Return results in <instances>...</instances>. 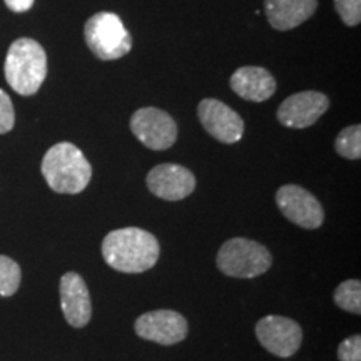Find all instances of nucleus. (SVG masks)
Segmentation results:
<instances>
[{"label":"nucleus","mask_w":361,"mask_h":361,"mask_svg":"<svg viewBox=\"0 0 361 361\" xmlns=\"http://www.w3.org/2000/svg\"><path fill=\"white\" fill-rule=\"evenodd\" d=\"M161 255L154 234L141 228L111 231L102 241V256L112 269L137 274L154 268Z\"/></svg>","instance_id":"f257e3e1"},{"label":"nucleus","mask_w":361,"mask_h":361,"mask_svg":"<svg viewBox=\"0 0 361 361\" xmlns=\"http://www.w3.org/2000/svg\"><path fill=\"white\" fill-rule=\"evenodd\" d=\"M42 176L49 188L59 194H79L92 178L87 157L72 142H59L45 152Z\"/></svg>","instance_id":"f03ea898"},{"label":"nucleus","mask_w":361,"mask_h":361,"mask_svg":"<svg viewBox=\"0 0 361 361\" xmlns=\"http://www.w3.org/2000/svg\"><path fill=\"white\" fill-rule=\"evenodd\" d=\"M6 79L20 96H34L47 78V56L37 40L22 37L8 49L6 57Z\"/></svg>","instance_id":"7ed1b4c3"},{"label":"nucleus","mask_w":361,"mask_h":361,"mask_svg":"<svg viewBox=\"0 0 361 361\" xmlns=\"http://www.w3.org/2000/svg\"><path fill=\"white\" fill-rule=\"evenodd\" d=\"M216 264L226 276L251 279L261 276L271 268L273 256L268 247L258 241L233 238L221 246Z\"/></svg>","instance_id":"20e7f679"},{"label":"nucleus","mask_w":361,"mask_h":361,"mask_svg":"<svg viewBox=\"0 0 361 361\" xmlns=\"http://www.w3.org/2000/svg\"><path fill=\"white\" fill-rule=\"evenodd\" d=\"M85 44L101 61H116L128 56L133 49V39L123 20L114 12L94 13L84 25Z\"/></svg>","instance_id":"39448f33"},{"label":"nucleus","mask_w":361,"mask_h":361,"mask_svg":"<svg viewBox=\"0 0 361 361\" xmlns=\"http://www.w3.org/2000/svg\"><path fill=\"white\" fill-rule=\"evenodd\" d=\"M130 130L152 151H166L178 139V124L168 112L157 107H142L130 117Z\"/></svg>","instance_id":"423d86ee"},{"label":"nucleus","mask_w":361,"mask_h":361,"mask_svg":"<svg viewBox=\"0 0 361 361\" xmlns=\"http://www.w3.org/2000/svg\"><path fill=\"white\" fill-rule=\"evenodd\" d=\"M256 338L261 346L279 358H290L303 343V331L295 319L269 314L256 324Z\"/></svg>","instance_id":"0eeeda50"},{"label":"nucleus","mask_w":361,"mask_h":361,"mask_svg":"<svg viewBox=\"0 0 361 361\" xmlns=\"http://www.w3.org/2000/svg\"><path fill=\"white\" fill-rule=\"evenodd\" d=\"M276 204L284 218L303 229H318L324 221V209L319 201L296 184H286L278 189Z\"/></svg>","instance_id":"6e6552de"},{"label":"nucleus","mask_w":361,"mask_h":361,"mask_svg":"<svg viewBox=\"0 0 361 361\" xmlns=\"http://www.w3.org/2000/svg\"><path fill=\"white\" fill-rule=\"evenodd\" d=\"M188 322L183 314L173 310H156L144 313L135 319V333L142 340L157 345H178L188 336Z\"/></svg>","instance_id":"1a4fd4ad"},{"label":"nucleus","mask_w":361,"mask_h":361,"mask_svg":"<svg viewBox=\"0 0 361 361\" xmlns=\"http://www.w3.org/2000/svg\"><path fill=\"white\" fill-rule=\"evenodd\" d=\"M197 116L207 134L219 142L234 144L245 134V121L236 111L218 99H202L197 106Z\"/></svg>","instance_id":"9d476101"},{"label":"nucleus","mask_w":361,"mask_h":361,"mask_svg":"<svg viewBox=\"0 0 361 361\" xmlns=\"http://www.w3.org/2000/svg\"><path fill=\"white\" fill-rule=\"evenodd\" d=\"M329 101L318 90H305L284 99L278 109V121L291 129L313 126L328 111Z\"/></svg>","instance_id":"9b49d317"},{"label":"nucleus","mask_w":361,"mask_h":361,"mask_svg":"<svg viewBox=\"0 0 361 361\" xmlns=\"http://www.w3.org/2000/svg\"><path fill=\"white\" fill-rule=\"evenodd\" d=\"M147 188L164 201H180L196 189V178L188 168L179 164H159L147 174Z\"/></svg>","instance_id":"f8f14e48"},{"label":"nucleus","mask_w":361,"mask_h":361,"mask_svg":"<svg viewBox=\"0 0 361 361\" xmlns=\"http://www.w3.org/2000/svg\"><path fill=\"white\" fill-rule=\"evenodd\" d=\"M59 293H61V308L66 322L74 328H84L85 324H89L92 318V303L84 278L74 271H69L61 278Z\"/></svg>","instance_id":"ddd939ff"},{"label":"nucleus","mask_w":361,"mask_h":361,"mask_svg":"<svg viewBox=\"0 0 361 361\" xmlns=\"http://www.w3.org/2000/svg\"><path fill=\"white\" fill-rule=\"evenodd\" d=\"M231 89L245 101L264 102L276 92V80L264 67L246 66L231 75Z\"/></svg>","instance_id":"4468645a"},{"label":"nucleus","mask_w":361,"mask_h":361,"mask_svg":"<svg viewBox=\"0 0 361 361\" xmlns=\"http://www.w3.org/2000/svg\"><path fill=\"white\" fill-rule=\"evenodd\" d=\"M318 0H264V12L276 30H291L313 16Z\"/></svg>","instance_id":"2eb2a0df"},{"label":"nucleus","mask_w":361,"mask_h":361,"mask_svg":"<svg viewBox=\"0 0 361 361\" xmlns=\"http://www.w3.org/2000/svg\"><path fill=\"white\" fill-rule=\"evenodd\" d=\"M335 303L338 308L348 311V313H361V283L358 279L343 281L335 290Z\"/></svg>","instance_id":"dca6fc26"},{"label":"nucleus","mask_w":361,"mask_h":361,"mask_svg":"<svg viewBox=\"0 0 361 361\" xmlns=\"http://www.w3.org/2000/svg\"><path fill=\"white\" fill-rule=\"evenodd\" d=\"M335 149L341 157L346 159H360L361 157V128L360 124L350 126V128L343 129L336 135Z\"/></svg>","instance_id":"f3484780"},{"label":"nucleus","mask_w":361,"mask_h":361,"mask_svg":"<svg viewBox=\"0 0 361 361\" xmlns=\"http://www.w3.org/2000/svg\"><path fill=\"white\" fill-rule=\"evenodd\" d=\"M20 266L8 256L0 255V296L8 298L16 295L20 288Z\"/></svg>","instance_id":"a211bd4d"},{"label":"nucleus","mask_w":361,"mask_h":361,"mask_svg":"<svg viewBox=\"0 0 361 361\" xmlns=\"http://www.w3.org/2000/svg\"><path fill=\"white\" fill-rule=\"evenodd\" d=\"M335 7L346 25L355 27L361 22V0H335Z\"/></svg>","instance_id":"6ab92c4d"},{"label":"nucleus","mask_w":361,"mask_h":361,"mask_svg":"<svg viewBox=\"0 0 361 361\" xmlns=\"http://www.w3.org/2000/svg\"><path fill=\"white\" fill-rule=\"evenodd\" d=\"M16 124V111H13L11 97L0 89V134H7Z\"/></svg>","instance_id":"aec40b11"},{"label":"nucleus","mask_w":361,"mask_h":361,"mask_svg":"<svg viewBox=\"0 0 361 361\" xmlns=\"http://www.w3.org/2000/svg\"><path fill=\"white\" fill-rule=\"evenodd\" d=\"M338 358L340 361H361V336L353 335L341 341L338 346Z\"/></svg>","instance_id":"412c9836"},{"label":"nucleus","mask_w":361,"mask_h":361,"mask_svg":"<svg viewBox=\"0 0 361 361\" xmlns=\"http://www.w3.org/2000/svg\"><path fill=\"white\" fill-rule=\"evenodd\" d=\"M6 6L11 8L12 12L22 13V12H29L30 8L34 7L35 0H4Z\"/></svg>","instance_id":"4be33fe9"}]
</instances>
